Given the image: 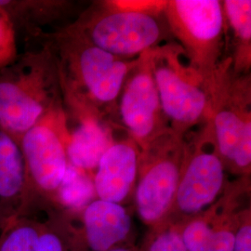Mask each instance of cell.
Returning <instances> with one entry per match:
<instances>
[{
	"label": "cell",
	"mask_w": 251,
	"mask_h": 251,
	"mask_svg": "<svg viewBox=\"0 0 251 251\" xmlns=\"http://www.w3.org/2000/svg\"><path fill=\"white\" fill-rule=\"evenodd\" d=\"M141 251V250L136 248L130 243H126L123 245L117 246L116 248H113V249H111L110 251Z\"/></svg>",
	"instance_id": "obj_23"
},
{
	"label": "cell",
	"mask_w": 251,
	"mask_h": 251,
	"mask_svg": "<svg viewBox=\"0 0 251 251\" xmlns=\"http://www.w3.org/2000/svg\"><path fill=\"white\" fill-rule=\"evenodd\" d=\"M119 112L129 137L141 150L171 129L152 75L151 50L138 57L127 75L120 93Z\"/></svg>",
	"instance_id": "obj_10"
},
{
	"label": "cell",
	"mask_w": 251,
	"mask_h": 251,
	"mask_svg": "<svg viewBox=\"0 0 251 251\" xmlns=\"http://www.w3.org/2000/svg\"><path fill=\"white\" fill-rule=\"evenodd\" d=\"M233 251H251V206L244 207L240 212L234 233Z\"/></svg>",
	"instance_id": "obj_22"
},
{
	"label": "cell",
	"mask_w": 251,
	"mask_h": 251,
	"mask_svg": "<svg viewBox=\"0 0 251 251\" xmlns=\"http://www.w3.org/2000/svg\"><path fill=\"white\" fill-rule=\"evenodd\" d=\"M63 105L58 63L45 40L39 49L19 54L0 70V127L19 142L50 112Z\"/></svg>",
	"instance_id": "obj_2"
},
{
	"label": "cell",
	"mask_w": 251,
	"mask_h": 251,
	"mask_svg": "<svg viewBox=\"0 0 251 251\" xmlns=\"http://www.w3.org/2000/svg\"><path fill=\"white\" fill-rule=\"evenodd\" d=\"M184 138L170 129L141 150L133 197L137 214L149 229L171 213L187 154Z\"/></svg>",
	"instance_id": "obj_7"
},
{
	"label": "cell",
	"mask_w": 251,
	"mask_h": 251,
	"mask_svg": "<svg viewBox=\"0 0 251 251\" xmlns=\"http://www.w3.org/2000/svg\"><path fill=\"white\" fill-rule=\"evenodd\" d=\"M41 227L35 216L14 218L0 231V251H36Z\"/></svg>",
	"instance_id": "obj_19"
},
{
	"label": "cell",
	"mask_w": 251,
	"mask_h": 251,
	"mask_svg": "<svg viewBox=\"0 0 251 251\" xmlns=\"http://www.w3.org/2000/svg\"><path fill=\"white\" fill-rule=\"evenodd\" d=\"M140 153V147L130 137L108 148L92 176L96 198L123 205L133 197Z\"/></svg>",
	"instance_id": "obj_12"
},
{
	"label": "cell",
	"mask_w": 251,
	"mask_h": 251,
	"mask_svg": "<svg viewBox=\"0 0 251 251\" xmlns=\"http://www.w3.org/2000/svg\"><path fill=\"white\" fill-rule=\"evenodd\" d=\"M53 50L61 76L63 104L100 107L117 101L129 73L138 62L92 45L70 25L42 35Z\"/></svg>",
	"instance_id": "obj_1"
},
{
	"label": "cell",
	"mask_w": 251,
	"mask_h": 251,
	"mask_svg": "<svg viewBox=\"0 0 251 251\" xmlns=\"http://www.w3.org/2000/svg\"><path fill=\"white\" fill-rule=\"evenodd\" d=\"M68 117L64 105L56 108L20 141L25 183L18 217L60 210L58 196L68 170Z\"/></svg>",
	"instance_id": "obj_4"
},
{
	"label": "cell",
	"mask_w": 251,
	"mask_h": 251,
	"mask_svg": "<svg viewBox=\"0 0 251 251\" xmlns=\"http://www.w3.org/2000/svg\"><path fill=\"white\" fill-rule=\"evenodd\" d=\"M209 121L225 170L249 177L251 170V75L233 70L231 58L220 63L210 89Z\"/></svg>",
	"instance_id": "obj_5"
},
{
	"label": "cell",
	"mask_w": 251,
	"mask_h": 251,
	"mask_svg": "<svg viewBox=\"0 0 251 251\" xmlns=\"http://www.w3.org/2000/svg\"><path fill=\"white\" fill-rule=\"evenodd\" d=\"M248 177L230 186L214 204L202 213L179 225L187 251H233V238L243 208L241 198L248 195Z\"/></svg>",
	"instance_id": "obj_11"
},
{
	"label": "cell",
	"mask_w": 251,
	"mask_h": 251,
	"mask_svg": "<svg viewBox=\"0 0 251 251\" xmlns=\"http://www.w3.org/2000/svg\"><path fill=\"white\" fill-rule=\"evenodd\" d=\"M74 215L53 210L42 221L36 251H83Z\"/></svg>",
	"instance_id": "obj_18"
},
{
	"label": "cell",
	"mask_w": 251,
	"mask_h": 251,
	"mask_svg": "<svg viewBox=\"0 0 251 251\" xmlns=\"http://www.w3.org/2000/svg\"><path fill=\"white\" fill-rule=\"evenodd\" d=\"M25 183V161L20 142L0 127V231L18 217Z\"/></svg>",
	"instance_id": "obj_15"
},
{
	"label": "cell",
	"mask_w": 251,
	"mask_h": 251,
	"mask_svg": "<svg viewBox=\"0 0 251 251\" xmlns=\"http://www.w3.org/2000/svg\"><path fill=\"white\" fill-rule=\"evenodd\" d=\"M225 18L233 30V70L239 75L250 74L251 66V1L226 0L223 2Z\"/></svg>",
	"instance_id": "obj_17"
},
{
	"label": "cell",
	"mask_w": 251,
	"mask_h": 251,
	"mask_svg": "<svg viewBox=\"0 0 251 251\" xmlns=\"http://www.w3.org/2000/svg\"><path fill=\"white\" fill-rule=\"evenodd\" d=\"M73 4L63 0H0V8L17 30L40 38L42 27L61 20L71 11Z\"/></svg>",
	"instance_id": "obj_16"
},
{
	"label": "cell",
	"mask_w": 251,
	"mask_h": 251,
	"mask_svg": "<svg viewBox=\"0 0 251 251\" xmlns=\"http://www.w3.org/2000/svg\"><path fill=\"white\" fill-rule=\"evenodd\" d=\"M169 31L192 68L210 86L220 65L225 18L217 0H170L163 11Z\"/></svg>",
	"instance_id": "obj_8"
},
{
	"label": "cell",
	"mask_w": 251,
	"mask_h": 251,
	"mask_svg": "<svg viewBox=\"0 0 251 251\" xmlns=\"http://www.w3.org/2000/svg\"><path fill=\"white\" fill-rule=\"evenodd\" d=\"M80 219L83 251H108L127 243L132 219L123 205L96 198L81 210Z\"/></svg>",
	"instance_id": "obj_14"
},
{
	"label": "cell",
	"mask_w": 251,
	"mask_h": 251,
	"mask_svg": "<svg viewBox=\"0 0 251 251\" xmlns=\"http://www.w3.org/2000/svg\"><path fill=\"white\" fill-rule=\"evenodd\" d=\"M141 251H187L182 241L179 224L166 221L150 228Z\"/></svg>",
	"instance_id": "obj_20"
},
{
	"label": "cell",
	"mask_w": 251,
	"mask_h": 251,
	"mask_svg": "<svg viewBox=\"0 0 251 251\" xmlns=\"http://www.w3.org/2000/svg\"><path fill=\"white\" fill-rule=\"evenodd\" d=\"M176 43L151 50L152 75L171 130L184 136L211 116L210 86L189 63Z\"/></svg>",
	"instance_id": "obj_6"
},
{
	"label": "cell",
	"mask_w": 251,
	"mask_h": 251,
	"mask_svg": "<svg viewBox=\"0 0 251 251\" xmlns=\"http://www.w3.org/2000/svg\"><path fill=\"white\" fill-rule=\"evenodd\" d=\"M16 29L7 13L0 8V70L18 56Z\"/></svg>",
	"instance_id": "obj_21"
},
{
	"label": "cell",
	"mask_w": 251,
	"mask_h": 251,
	"mask_svg": "<svg viewBox=\"0 0 251 251\" xmlns=\"http://www.w3.org/2000/svg\"><path fill=\"white\" fill-rule=\"evenodd\" d=\"M75 126L70 128L67 142L69 164L75 169L93 176L101 156L116 141L113 130L101 113L90 107H69Z\"/></svg>",
	"instance_id": "obj_13"
},
{
	"label": "cell",
	"mask_w": 251,
	"mask_h": 251,
	"mask_svg": "<svg viewBox=\"0 0 251 251\" xmlns=\"http://www.w3.org/2000/svg\"><path fill=\"white\" fill-rule=\"evenodd\" d=\"M165 1H106L84 11L70 25L87 41L120 58L159 47L166 28Z\"/></svg>",
	"instance_id": "obj_3"
},
{
	"label": "cell",
	"mask_w": 251,
	"mask_h": 251,
	"mask_svg": "<svg viewBox=\"0 0 251 251\" xmlns=\"http://www.w3.org/2000/svg\"><path fill=\"white\" fill-rule=\"evenodd\" d=\"M225 168L208 120L187 143V154L167 221L182 224L205 211L224 194Z\"/></svg>",
	"instance_id": "obj_9"
}]
</instances>
